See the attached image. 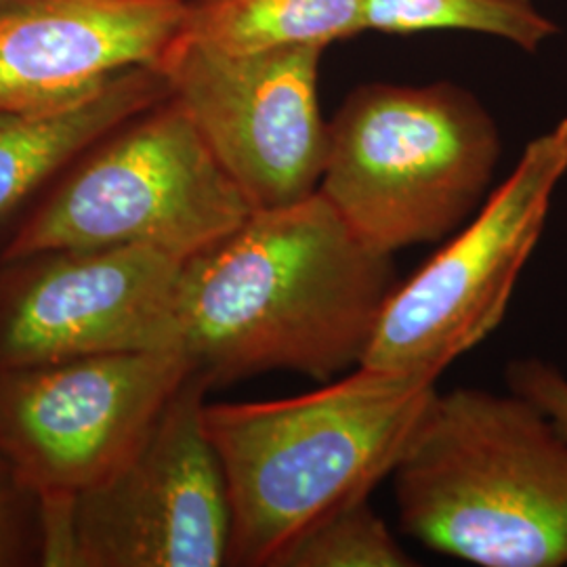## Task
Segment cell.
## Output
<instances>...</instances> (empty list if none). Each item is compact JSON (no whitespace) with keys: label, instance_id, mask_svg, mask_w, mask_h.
I'll return each mask as SVG.
<instances>
[{"label":"cell","instance_id":"obj_12","mask_svg":"<svg viewBox=\"0 0 567 567\" xmlns=\"http://www.w3.org/2000/svg\"><path fill=\"white\" fill-rule=\"evenodd\" d=\"M171 97L158 68H133L82 102L30 114H0V225L32 203L91 145Z\"/></svg>","mask_w":567,"mask_h":567},{"label":"cell","instance_id":"obj_16","mask_svg":"<svg viewBox=\"0 0 567 567\" xmlns=\"http://www.w3.org/2000/svg\"><path fill=\"white\" fill-rule=\"evenodd\" d=\"M507 385L511 393L524 398L540 410L567 440V377L540 358H519L507 368Z\"/></svg>","mask_w":567,"mask_h":567},{"label":"cell","instance_id":"obj_10","mask_svg":"<svg viewBox=\"0 0 567 567\" xmlns=\"http://www.w3.org/2000/svg\"><path fill=\"white\" fill-rule=\"evenodd\" d=\"M185 261L147 246L0 261V368L179 349Z\"/></svg>","mask_w":567,"mask_h":567},{"label":"cell","instance_id":"obj_6","mask_svg":"<svg viewBox=\"0 0 567 567\" xmlns=\"http://www.w3.org/2000/svg\"><path fill=\"white\" fill-rule=\"evenodd\" d=\"M567 173V118L527 143L505 182L391 292L362 364L440 381L507 316Z\"/></svg>","mask_w":567,"mask_h":567},{"label":"cell","instance_id":"obj_1","mask_svg":"<svg viewBox=\"0 0 567 567\" xmlns=\"http://www.w3.org/2000/svg\"><path fill=\"white\" fill-rule=\"evenodd\" d=\"M398 284L320 192L255 208L183 265L179 349L213 386L274 370L328 383L362 364Z\"/></svg>","mask_w":567,"mask_h":567},{"label":"cell","instance_id":"obj_4","mask_svg":"<svg viewBox=\"0 0 567 567\" xmlns=\"http://www.w3.org/2000/svg\"><path fill=\"white\" fill-rule=\"evenodd\" d=\"M498 161L496 121L465 86L365 82L328 121L318 192L393 257L458 231L486 200Z\"/></svg>","mask_w":567,"mask_h":567},{"label":"cell","instance_id":"obj_9","mask_svg":"<svg viewBox=\"0 0 567 567\" xmlns=\"http://www.w3.org/2000/svg\"><path fill=\"white\" fill-rule=\"evenodd\" d=\"M324 53L322 47L229 53L179 37L158 65L252 208L288 206L320 189L328 150Z\"/></svg>","mask_w":567,"mask_h":567},{"label":"cell","instance_id":"obj_3","mask_svg":"<svg viewBox=\"0 0 567 567\" xmlns=\"http://www.w3.org/2000/svg\"><path fill=\"white\" fill-rule=\"evenodd\" d=\"M391 480L400 526L435 553L567 566V440L511 391H435Z\"/></svg>","mask_w":567,"mask_h":567},{"label":"cell","instance_id":"obj_7","mask_svg":"<svg viewBox=\"0 0 567 567\" xmlns=\"http://www.w3.org/2000/svg\"><path fill=\"white\" fill-rule=\"evenodd\" d=\"M210 389L196 370L185 379L124 465L42 532V566L229 564V494L204 426Z\"/></svg>","mask_w":567,"mask_h":567},{"label":"cell","instance_id":"obj_11","mask_svg":"<svg viewBox=\"0 0 567 567\" xmlns=\"http://www.w3.org/2000/svg\"><path fill=\"white\" fill-rule=\"evenodd\" d=\"M187 0H0V114L82 102L133 68H158Z\"/></svg>","mask_w":567,"mask_h":567},{"label":"cell","instance_id":"obj_17","mask_svg":"<svg viewBox=\"0 0 567 567\" xmlns=\"http://www.w3.org/2000/svg\"><path fill=\"white\" fill-rule=\"evenodd\" d=\"M25 505L37 507V501L0 456V567L16 566L25 555Z\"/></svg>","mask_w":567,"mask_h":567},{"label":"cell","instance_id":"obj_13","mask_svg":"<svg viewBox=\"0 0 567 567\" xmlns=\"http://www.w3.org/2000/svg\"><path fill=\"white\" fill-rule=\"evenodd\" d=\"M365 32L364 0H196L182 39L229 53L322 47Z\"/></svg>","mask_w":567,"mask_h":567},{"label":"cell","instance_id":"obj_5","mask_svg":"<svg viewBox=\"0 0 567 567\" xmlns=\"http://www.w3.org/2000/svg\"><path fill=\"white\" fill-rule=\"evenodd\" d=\"M252 210L171 95L70 164L4 240L0 261L112 246H147L189 261Z\"/></svg>","mask_w":567,"mask_h":567},{"label":"cell","instance_id":"obj_15","mask_svg":"<svg viewBox=\"0 0 567 567\" xmlns=\"http://www.w3.org/2000/svg\"><path fill=\"white\" fill-rule=\"evenodd\" d=\"M416 561L389 532L370 498L326 517L284 555L280 567H410Z\"/></svg>","mask_w":567,"mask_h":567},{"label":"cell","instance_id":"obj_14","mask_svg":"<svg viewBox=\"0 0 567 567\" xmlns=\"http://www.w3.org/2000/svg\"><path fill=\"white\" fill-rule=\"evenodd\" d=\"M364 20L365 32L408 37L463 30L511 42L526 53H536L559 32L536 0H364Z\"/></svg>","mask_w":567,"mask_h":567},{"label":"cell","instance_id":"obj_18","mask_svg":"<svg viewBox=\"0 0 567 567\" xmlns=\"http://www.w3.org/2000/svg\"><path fill=\"white\" fill-rule=\"evenodd\" d=\"M187 2H196V0H187Z\"/></svg>","mask_w":567,"mask_h":567},{"label":"cell","instance_id":"obj_2","mask_svg":"<svg viewBox=\"0 0 567 567\" xmlns=\"http://www.w3.org/2000/svg\"><path fill=\"white\" fill-rule=\"evenodd\" d=\"M437 391L358 365L318 391L204 405L231 507L229 566L280 567L309 529L391 477Z\"/></svg>","mask_w":567,"mask_h":567},{"label":"cell","instance_id":"obj_8","mask_svg":"<svg viewBox=\"0 0 567 567\" xmlns=\"http://www.w3.org/2000/svg\"><path fill=\"white\" fill-rule=\"evenodd\" d=\"M192 372L182 351L0 368V456L37 501L41 534L124 465Z\"/></svg>","mask_w":567,"mask_h":567}]
</instances>
